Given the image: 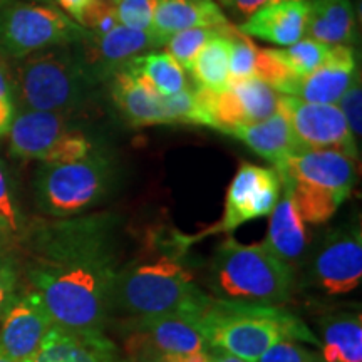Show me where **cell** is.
<instances>
[{
  "instance_id": "6da1fadb",
  "label": "cell",
  "mask_w": 362,
  "mask_h": 362,
  "mask_svg": "<svg viewBox=\"0 0 362 362\" xmlns=\"http://www.w3.org/2000/svg\"><path fill=\"white\" fill-rule=\"evenodd\" d=\"M117 272L115 220L107 215L44 223L29 240L30 288L61 327L103 332Z\"/></svg>"
},
{
  "instance_id": "7a4b0ae2",
  "label": "cell",
  "mask_w": 362,
  "mask_h": 362,
  "mask_svg": "<svg viewBox=\"0 0 362 362\" xmlns=\"http://www.w3.org/2000/svg\"><path fill=\"white\" fill-rule=\"evenodd\" d=\"M198 317L208 347L247 362H257L269 347L280 341L320 344L302 320L275 305L211 297Z\"/></svg>"
},
{
  "instance_id": "3957f363",
  "label": "cell",
  "mask_w": 362,
  "mask_h": 362,
  "mask_svg": "<svg viewBox=\"0 0 362 362\" xmlns=\"http://www.w3.org/2000/svg\"><path fill=\"white\" fill-rule=\"evenodd\" d=\"M189 270L173 255L138 259L119 269L112 285V312L134 319L171 314L200 315L210 302Z\"/></svg>"
},
{
  "instance_id": "277c9868",
  "label": "cell",
  "mask_w": 362,
  "mask_h": 362,
  "mask_svg": "<svg viewBox=\"0 0 362 362\" xmlns=\"http://www.w3.org/2000/svg\"><path fill=\"white\" fill-rule=\"evenodd\" d=\"M96 79L79 44L57 45L21 59L13 94L21 110L74 115L88 103Z\"/></svg>"
},
{
  "instance_id": "5b68a950",
  "label": "cell",
  "mask_w": 362,
  "mask_h": 362,
  "mask_svg": "<svg viewBox=\"0 0 362 362\" xmlns=\"http://www.w3.org/2000/svg\"><path fill=\"white\" fill-rule=\"evenodd\" d=\"M280 185L305 223H324L349 198L356 160L332 149H300L275 165Z\"/></svg>"
},
{
  "instance_id": "8992f818",
  "label": "cell",
  "mask_w": 362,
  "mask_h": 362,
  "mask_svg": "<svg viewBox=\"0 0 362 362\" xmlns=\"http://www.w3.org/2000/svg\"><path fill=\"white\" fill-rule=\"evenodd\" d=\"M208 285L225 300L275 305L291 297L293 272L265 243L243 245L228 238L211 259Z\"/></svg>"
},
{
  "instance_id": "52a82bcc",
  "label": "cell",
  "mask_w": 362,
  "mask_h": 362,
  "mask_svg": "<svg viewBox=\"0 0 362 362\" xmlns=\"http://www.w3.org/2000/svg\"><path fill=\"white\" fill-rule=\"evenodd\" d=\"M115 181V163L96 148L83 160L40 163L34 180L35 203L45 215L72 218L96 206Z\"/></svg>"
},
{
  "instance_id": "ba28073f",
  "label": "cell",
  "mask_w": 362,
  "mask_h": 362,
  "mask_svg": "<svg viewBox=\"0 0 362 362\" xmlns=\"http://www.w3.org/2000/svg\"><path fill=\"white\" fill-rule=\"evenodd\" d=\"M88 35L57 7L29 0L0 2V56L21 61L30 54L83 42Z\"/></svg>"
},
{
  "instance_id": "9c48e42d",
  "label": "cell",
  "mask_w": 362,
  "mask_h": 362,
  "mask_svg": "<svg viewBox=\"0 0 362 362\" xmlns=\"http://www.w3.org/2000/svg\"><path fill=\"white\" fill-rule=\"evenodd\" d=\"M211 128L228 134L233 128L264 121L277 112L280 94L255 76L230 81L223 90H210L194 84Z\"/></svg>"
},
{
  "instance_id": "30bf717a",
  "label": "cell",
  "mask_w": 362,
  "mask_h": 362,
  "mask_svg": "<svg viewBox=\"0 0 362 362\" xmlns=\"http://www.w3.org/2000/svg\"><path fill=\"white\" fill-rule=\"evenodd\" d=\"M277 111L287 117L300 149H332L356 161L359 158V144L336 104L305 103L280 94Z\"/></svg>"
},
{
  "instance_id": "8fae6325",
  "label": "cell",
  "mask_w": 362,
  "mask_h": 362,
  "mask_svg": "<svg viewBox=\"0 0 362 362\" xmlns=\"http://www.w3.org/2000/svg\"><path fill=\"white\" fill-rule=\"evenodd\" d=\"M280 189L282 185L274 168L242 163L226 192L223 218L208 233L233 232L247 221L270 215L279 202Z\"/></svg>"
},
{
  "instance_id": "7c38bea8",
  "label": "cell",
  "mask_w": 362,
  "mask_h": 362,
  "mask_svg": "<svg viewBox=\"0 0 362 362\" xmlns=\"http://www.w3.org/2000/svg\"><path fill=\"white\" fill-rule=\"evenodd\" d=\"M362 279V237L359 226L337 230L325 240L310 267V282L325 296L356 291Z\"/></svg>"
},
{
  "instance_id": "4fadbf2b",
  "label": "cell",
  "mask_w": 362,
  "mask_h": 362,
  "mask_svg": "<svg viewBox=\"0 0 362 362\" xmlns=\"http://www.w3.org/2000/svg\"><path fill=\"white\" fill-rule=\"evenodd\" d=\"M54 325L37 292L25 291L12 298L0 317V349L16 362H29Z\"/></svg>"
},
{
  "instance_id": "5bb4252c",
  "label": "cell",
  "mask_w": 362,
  "mask_h": 362,
  "mask_svg": "<svg viewBox=\"0 0 362 362\" xmlns=\"http://www.w3.org/2000/svg\"><path fill=\"white\" fill-rule=\"evenodd\" d=\"M134 322L136 332L129 344L149 347L160 354H189L208 347L198 315L141 317Z\"/></svg>"
},
{
  "instance_id": "9a60e30c",
  "label": "cell",
  "mask_w": 362,
  "mask_h": 362,
  "mask_svg": "<svg viewBox=\"0 0 362 362\" xmlns=\"http://www.w3.org/2000/svg\"><path fill=\"white\" fill-rule=\"evenodd\" d=\"M151 47H156L151 34L146 30L128 29L124 25H116L104 35L88 34L81 42L86 64L96 83L111 79V76L124 67L129 59Z\"/></svg>"
},
{
  "instance_id": "2e32d148",
  "label": "cell",
  "mask_w": 362,
  "mask_h": 362,
  "mask_svg": "<svg viewBox=\"0 0 362 362\" xmlns=\"http://www.w3.org/2000/svg\"><path fill=\"white\" fill-rule=\"evenodd\" d=\"M29 362H129L99 330H71L54 324Z\"/></svg>"
},
{
  "instance_id": "e0dca14e",
  "label": "cell",
  "mask_w": 362,
  "mask_h": 362,
  "mask_svg": "<svg viewBox=\"0 0 362 362\" xmlns=\"http://www.w3.org/2000/svg\"><path fill=\"white\" fill-rule=\"evenodd\" d=\"M71 129V115L19 110L8 129L11 153L21 160L42 161Z\"/></svg>"
},
{
  "instance_id": "ac0fdd59",
  "label": "cell",
  "mask_w": 362,
  "mask_h": 362,
  "mask_svg": "<svg viewBox=\"0 0 362 362\" xmlns=\"http://www.w3.org/2000/svg\"><path fill=\"white\" fill-rule=\"evenodd\" d=\"M309 17L307 0H269L238 27L247 37L277 45H292L304 39Z\"/></svg>"
},
{
  "instance_id": "d6986e66",
  "label": "cell",
  "mask_w": 362,
  "mask_h": 362,
  "mask_svg": "<svg viewBox=\"0 0 362 362\" xmlns=\"http://www.w3.org/2000/svg\"><path fill=\"white\" fill-rule=\"evenodd\" d=\"M359 66L351 45H334L327 61L307 78L297 81L292 96L305 103L337 104L356 76Z\"/></svg>"
},
{
  "instance_id": "ffe728a7",
  "label": "cell",
  "mask_w": 362,
  "mask_h": 362,
  "mask_svg": "<svg viewBox=\"0 0 362 362\" xmlns=\"http://www.w3.org/2000/svg\"><path fill=\"white\" fill-rule=\"evenodd\" d=\"M226 25L230 22L214 0H160L149 34L156 45H165L181 30Z\"/></svg>"
},
{
  "instance_id": "44dd1931",
  "label": "cell",
  "mask_w": 362,
  "mask_h": 362,
  "mask_svg": "<svg viewBox=\"0 0 362 362\" xmlns=\"http://www.w3.org/2000/svg\"><path fill=\"white\" fill-rule=\"evenodd\" d=\"M111 93L116 107L131 126L171 124L161 94L139 83L124 67L111 76Z\"/></svg>"
},
{
  "instance_id": "7402d4cb",
  "label": "cell",
  "mask_w": 362,
  "mask_h": 362,
  "mask_svg": "<svg viewBox=\"0 0 362 362\" xmlns=\"http://www.w3.org/2000/svg\"><path fill=\"white\" fill-rule=\"evenodd\" d=\"M282 197L270 214L269 232H267L265 247L285 262L288 267L300 260L304 255L309 237H307L305 221L298 215L291 194L280 189Z\"/></svg>"
},
{
  "instance_id": "603a6c76",
  "label": "cell",
  "mask_w": 362,
  "mask_h": 362,
  "mask_svg": "<svg viewBox=\"0 0 362 362\" xmlns=\"http://www.w3.org/2000/svg\"><path fill=\"white\" fill-rule=\"evenodd\" d=\"M305 34L330 45H352L357 40L356 8L351 0H307Z\"/></svg>"
},
{
  "instance_id": "cb8c5ba5",
  "label": "cell",
  "mask_w": 362,
  "mask_h": 362,
  "mask_svg": "<svg viewBox=\"0 0 362 362\" xmlns=\"http://www.w3.org/2000/svg\"><path fill=\"white\" fill-rule=\"evenodd\" d=\"M228 134L245 143L252 151L274 165L300 151L287 117L280 111L259 123L233 128Z\"/></svg>"
},
{
  "instance_id": "d4e9b609",
  "label": "cell",
  "mask_w": 362,
  "mask_h": 362,
  "mask_svg": "<svg viewBox=\"0 0 362 362\" xmlns=\"http://www.w3.org/2000/svg\"><path fill=\"white\" fill-rule=\"evenodd\" d=\"M124 69H128L139 83L156 90L161 96L180 93L189 84L187 72L168 52L139 54L126 62Z\"/></svg>"
},
{
  "instance_id": "484cf974",
  "label": "cell",
  "mask_w": 362,
  "mask_h": 362,
  "mask_svg": "<svg viewBox=\"0 0 362 362\" xmlns=\"http://www.w3.org/2000/svg\"><path fill=\"white\" fill-rule=\"evenodd\" d=\"M324 362H362V319L361 314H339L324 319L322 324Z\"/></svg>"
},
{
  "instance_id": "4316f807",
  "label": "cell",
  "mask_w": 362,
  "mask_h": 362,
  "mask_svg": "<svg viewBox=\"0 0 362 362\" xmlns=\"http://www.w3.org/2000/svg\"><path fill=\"white\" fill-rule=\"evenodd\" d=\"M232 24L225 27L203 45V49L194 57L189 74L193 84L210 90H223L230 84V30Z\"/></svg>"
},
{
  "instance_id": "83f0119b",
  "label": "cell",
  "mask_w": 362,
  "mask_h": 362,
  "mask_svg": "<svg viewBox=\"0 0 362 362\" xmlns=\"http://www.w3.org/2000/svg\"><path fill=\"white\" fill-rule=\"evenodd\" d=\"M253 76L284 96H292L298 81L285 62L280 49H257Z\"/></svg>"
},
{
  "instance_id": "f1b7e54d",
  "label": "cell",
  "mask_w": 362,
  "mask_h": 362,
  "mask_svg": "<svg viewBox=\"0 0 362 362\" xmlns=\"http://www.w3.org/2000/svg\"><path fill=\"white\" fill-rule=\"evenodd\" d=\"M334 45L319 42V40L305 37L297 40L296 44L288 45L287 49H280L282 56L291 67L292 74L297 79L307 78L315 69L327 61L330 52H332Z\"/></svg>"
},
{
  "instance_id": "f546056e",
  "label": "cell",
  "mask_w": 362,
  "mask_h": 362,
  "mask_svg": "<svg viewBox=\"0 0 362 362\" xmlns=\"http://www.w3.org/2000/svg\"><path fill=\"white\" fill-rule=\"evenodd\" d=\"M228 27V25H226ZM225 27H193V29L181 30L175 34L168 42H166V52L175 59L185 71L192 69V64L198 52L202 51L203 45L208 40L214 39L216 34L221 33Z\"/></svg>"
},
{
  "instance_id": "4dcf8cb0",
  "label": "cell",
  "mask_w": 362,
  "mask_h": 362,
  "mask_svg": "<svg viewBox=\"0 0 362 362\" xmlns=\"http://www.w3.org/2000/svg\"><path fill=\"white\" fill-rule=\"evenodd\" d=\"M230 81L245 79L253 76V66H255L257 45L252 42L250 37L240 33L232 27L230 30Z\"/></svg>"
},
{
  "instance_id": "1f68e13d",
  "label": "cell",
  "mask_w": 362,
  "mask_h": 362,
  "mask_svg": "<svg viewBox=\"0 0 362 362\" xmlns=\"http://www.w3.org/2000/svg\"><path fill=\"white\" fill-rule=\"evenodd\" d=\"M94 149L96 148H94V144L89 139L88 134L72 128L69 133H67L64 138L45 155V158L40 163H44V165H59V163L78 161L90 155Z\"/></svg>"
},
{
  "instance_id": "d6a6232c",
  "label": "cell",
  "mask_w": 362,
  "mask_h": 362,
  "mask_svg": "<svg viewBox=\"0 0 362 362\" xmlns=\"http://www.w3.org/2000/svg\"><path fill=\"white\" fill-rule=\"evenodd\" d=\"M78 24L90 35H104L119 25L116 4L111 0H90L81 13Z\"/></svg>"
},
{
  "instance_id": "836d02e7",
  "label": "cell",
  "mask_w": 362,
  "mask_h": 362,
  "mask_svg": "<svg viewBox=\"0 0 362 362\" xmlns=\"http://www.w3.org/2000/svg\"><path fill=\"white\" fill-rule=\"evenodd\" d=\"M158 4L160 0H117V22L128 29L149 33Z\"/></svg>"
},
{
  "instance_id": "e575fe53",
  "label": "cell",
  "mask_w": 362,
  "mask_h": 362,
  "mask_svg": "<svg viewBox=\"0 0 362 362\" xmlns=\"http://www.w3.org/2000/svg\"><path fill=\"white\" fill-rule=\"evenodd\" d=\"M337 107L346 117L347 126H349L352 138L359 144L362 136V86H361V72L356 76L349 88H347L344 96L337 101Z\"/></svg>"
},
{
  "instance_id": "d590c367",
  "label": "cell",
  "mask_w": 362,
  "mask_h": 362,
  "mask_svg": "<svg viewBox=\"0 0 362 362\" xmlns=\"http://www.w3.org/2000/svg\"><path fill=\"white\" fill-rule=\"evenodd\" d=\"M257 362H320V357L296 342L280 341L269 347Z\"/></svg>"
},
{
  "instance_id": "8d00e7d4",
  "label": "cell",
  "mask_w": 362,
  "mask_h": 362,
  "mask_svg": "<svg viewBox=\"0 0 362 362\" xmlns=\"http://www.w3.org/2000/svg\"><path fill=\"white\" fill-rule=\"evenodd\" d=\"M21 214L13 200V194L8 183V176L0 165V228L8 232H19L21 230Z\"/></svg>"
},
{
  "instance_id": "74e56055",
  "label": "cell",
  "mask_w": 362,
  "mask_h": 362,
  "mask_svg": "<svg viewBox=\"0 0 362 362\" xmlns=\"http://www.w3.org/2000/svg\"><path fill=\"white\" fill-rule=\"evenodd\" d=\"M17 287V274L11 265L6 262H0V317L16 297Z\"/></svg>"
},
{
  "instance_id": "f35d334b",
  "label": "cell",
  "mask_w": 362,
  "mask_h": 362,
  "mask_svg": "<svg viewBox=\"0 0 362 362\" xmlns=\"http://www.w3.org/2000/svg\"><path fill=\"white\" fill-rule=\"evenodd\" d=\"M16 116V98L0 96V138L8 134Z\"/></svg>"
},
{
  "instance_id": "ab89813d",
  "label": "cell",
  "mask_w": 362,
  "mask_h": 362,
  "mask_svg": "<svg viewBox=\"0 0 362 362\" xmlns=\"http://www.w3.org/2000/svg\"><path fill=\"white\" fill-rule=\"evenodd\" d=\"M223 2L228 6L232 11L238 13L240 17H248L252 16L253 12H257L262 6H265L269 0H223Z\"/></svg>"
},
{
  "instance_id": "60d3db41",
  "label": "cell",
  "mask_w": 362,
  "mask_h": 362,
  "mask_svg": "<svg viewBox=\"0 0 362 362\" xmlns=\"http://www.w3.org/2000/svg\"><path fill=\"white\" fill-rule=\"evenodd\" d=\"M131 361L133 362H170L165 356L160 352L149 349L144 346H136V344H129Z\"/></svg>"
},
{
  "instance_id": "b9f144b4",
  "label": "cell",
  "mask_w": 362,
  "mask_h": 362,
  "mask_svg": "<svg viewBox=\"0 0 362 362\" xmlns=\"http://www.w3.org/2000/svg\"><path fill=\"white\" fill-rule=\"evenodd\" d=\"M56 4L57 8L61 12H64L67 17H71L72 21L78 22L81 13L86 8V6L90 2V0H52Z\"/></svg>"
},
{
  "instance_id": "7bdbcfd3",
  "label": "cell",
  "mask_w": 362,
  "mask_h": 362,
  "mask_svg": "<svg viewBox=\"0 0 362 362\" xmlns=\"http://www.w3.org/2000/svg\"><path fill=\"white\" fill-rule=\"evenodd\" d=\"M0 96L16 98V94H13V81L11 79L7 64L2 56H0Z\"/></svg>"
},
{
  "instance_id": "ee69618b",
  "label": "cell",
  "mask_w": 362,
  "mask_h": 362,
  "mask_svg": "<svg viewBox=\"0 0 362 362\" xmlns=\"http://www.w3.org/2000/svg\"><path fill=\"white\" fill-rule=\"evenodd\" d=\"M170 362H211V356L206 351L189 352V354H163Z\"/></svg>"
},
{
  "instance_id": "f6af8a7d",
  "label": "cell",
  "mask_w": 362,
  "mask_h": 362,
  "mask_svg": "<svg viewBox=\"0 0 362 362\" xmlns=\"http://www.w3.org/2000/svg\"><path fill=\"white\" fill-rule=\"evenodd\" d=\"M211 362H247V361L228 354V352H225V351L214 349V354H211Z\"/></svg>"
},
{
  "instance_id": "bcb514c9",
  "label": "cell",
  "mask_w": 362,
  "mask_h": 362,
  "mask_svg": "<svg viewBox=\"0 0 362 362\" xmlns=\"http://www.w3.org/2000/svg\"><path fill=\"white\" fill-rule=\"evenodd\" d=\"M0 362H16V361L11 359V357H8V356L6 354V352L0 349Z\"/></svg>"
},
{
  "instance_id": "7dc6e473",
  "label": "cell",
  "mask_w": 362,
  "mask_h": 362,
  "mask_svg": "<svg viewBox=\"0 0 362 362\" xmlns=\"http://www.w3.org/2000/svg\"><path fill=\"white\" fill-rule=\"evenodd\" d=\"M0 2H4V0H0ZM29 2H44V4H47V2H52V0H29Z\"/></svg>"
},
{
  "instance_id": "c3c4849f",
  "label": "cell",
  "mask_w": 362,
  "mask_h": 362,
  "mask_svg": "<svg viewBox=\"0 0 362 362\" xmlns=\"http://www.w3.org/2000/svg\"><path fill=\"white\" fill-rule=\"evenodd\" d=\"M111 2H115V4H117V0H111Z\"/></svg>"
},
{
  "instance_id": "681fc988",
  "label": "cell",
  "mask_w": 362,
  "mask_h": 362,
  "mask_svg": "<svg viewBox=\"0 0 362 362\" xmlns=\"http://www.w3.org/2000/svg\"><path fill=\"white\" fill-rule=\"evenodd\" d=\"M129 362H133V361H131V359H129Z\"/></svg>"
}]
</instances>
